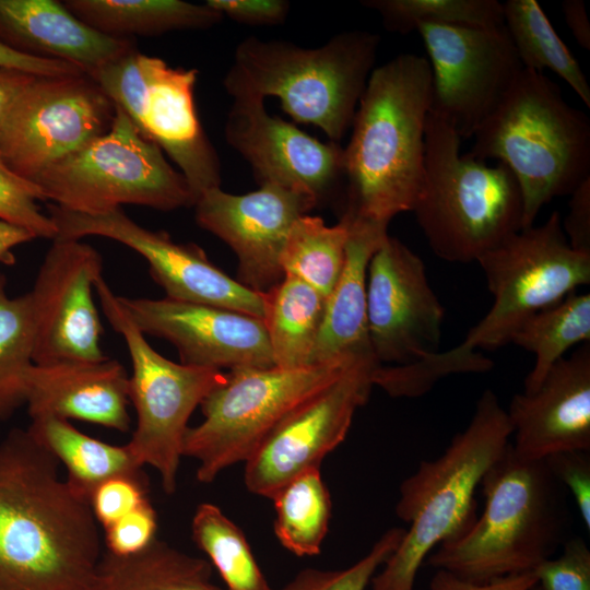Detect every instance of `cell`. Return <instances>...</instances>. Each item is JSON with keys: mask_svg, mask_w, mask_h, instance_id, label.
Here are the masks:
<instances>
[{"mask_svg": "<svg viewBox=\"0 0 590 590\" xmlns=\"http://www.w3.org/2000/svg\"><path fill=\"white\" fill-rule=\"evenodd\" d=\"M27 429L0 442V590H87L103 555L90 504Z\"/></svg>", "mask_w": 590, "mask_h": 590, "instance_id": "1", "label": "cell"}, {"mask_svg": "<svg viewBox=\"0 0 590 590\" xmlns=\"http://www.w3.org/2000/svg\"><path fill=\"white\" fill-rule=\"evenodd\" d=\"M427 58L402 54L375 67L344 148L341 216L389 225L413 211L425 176V127L432 107Z\"/></svg>", "mask_w": 590, "mask_h": 590, "instance_id": "2", "label": "cell"}, {"mask_svg": "<svg viewBox=\"0 0 590 590\" xmlns=\"http://www.w3.org/2000/svg\"><path fill=\"white\" fill-rule=\"evenodd\" d=\"M482 515L441 543L425 563L459 578L485 582L533 571L569 539L565 487L544 459L519 458L509 442L484 474Z\"/></svg>", "mask_w": 590, "mask_h": 590, "instance_id": "3", "label": "cell"}, {"mask_svg": "<svg viewBox=\"0 0 590 590\" xmlns=\"http://www.w3.org/2000/svg\"><path fill=\"white\" fill-rule=\"evenodd\" d=\"M476 262L485 273L493 305L462 343L412 365V377L424 390L452 374L491 370L493 361L476 347L505 345L529 316L590 283V255L569 246L556 211L544 224L511 234Z\"/></svg>", "mask_w": 590, "mask_h": 590, "instance_id": "4", "label": "cell"}, {"mask_svg": "<svg viewBox=\"0 0 590 590\" xmlns=\"http://www.w3.org/2000/svg\"><path fill=\"white\" fill-rule=\"evenodd\" d=\"M379 43L378 34L364 30L341 32L311 48L249 36L237 45L223 86L234 101L276 97L294 121L339 143L353 125Z\"/></svg>", "mask_w": 590, "mask_h": 590, "instance_id": "5", "label": "cell"}, {"mask_svg": "<svg viewBox=\"0 0 590 590\" xmlns=\"http://www.w3.org/2000/svg\"><path fill=\"white\" fill-rule=\"evenodd\" d=\"M512 426L498 397L486 389L464 430L434 460H423L400 484L396 514L410 524L370 581V590H413L432 550L476 519L475 491L510 442Z\"/></svg>", "mask_w": 590, "mask_h": 590, "instance_id": "6", "label": "cell"}, {"mask_svg": "<svg viewBox=\"0 0 590 590\" xmlns=\"http://www.w3.org/2000/svg\"><path fill=\"white\" fill-rule=\"evenodd\" d=\"M473 138L467 156L497 160L516 177L522 228L532 226L551 200L590 178V119L541 72L523 68Z\"/></svg>", "mask_w": 590, "mask_h": 590, "instance_id": "7", "label": "cell"}, {"mask_svg": "<svg viewBox=\"0 0 590 590\" xmlns=\"http://www.w3.org/2000/svg\"><path fill=\"white\" fill-rule=\"evenodd\" d=\"M461 141L429 111L424 184L412 212L436 256L469 263L522 229L523 201L506 165L488 166L461 154Z\"/></svg>", "mask_w": 590, "mask_h": 590, "instance_id": "8", "label": "cell"}, {"mask_svg": "<svg viewBox=\"0 0 590 590\" xmlns=\"http://www.w3.org/2000/svg\"><path fill=\"white\" fill-rule=\"evenodd\" d=\"M31 181L45 200L80 213H101L121 204L170 211L196 203L181 173L118 107L106 133L50 164Z\"/></svg>", "mask_w": 590, "mask_h": 590, "instance_id": "9", "label": "cell"}, {"mask_svg": "<svg viewBox=\"0 0 590 590\" xmlns=\"http://www.w3.org/2000/svg\"><path fill=\"white\" fill-rule=\"evenodd\" d=\"M94 288L131 359L129 400L137 425L126 446L141 467L157 471L163 491L172 495L177 488L188 421L203 399L224 382L226 374L167 359L150 345L103 275L96 279Z\"/></svg>", "mask_w": 590, "mask_h": 590, "instance_id": "10", "label": "cell"}, {"mask_svg": "<svg viewBox=\"0 0 590 590\" xmlns=\"http://www.w3.org/2000/svg\"><path fill=\"white\" fill-rule=\"evenodd\" d=\"M350 367L320 364L226 373L224 382L200 404L203 421L185 435L182 455L198 461L197 480L211 483L222 471L245 462L293 408Z\"/></svg>", "mask_w": 590, "mask_h": 590, "instance_id": "11", "label": "cell"}, {"mask_svg": "<svg viewBox=\"0 0 590 590\" xmlns=\"http://www.w3.org/2000/svg\"><path fill=\"white\" fill-rule=\"evenodd\" d=\"M116 106L86 73L37 76L0 132V158L32 180L50 164L106 133Z\"/></svg>", "mask_w": 590, "mask_h": 590, "instance_id": "12", "label": "cell"}, {"mask_svg": "<svg viewBox=\"0 0 590 590\" xmlns=\"http://www.w3.org/2000/svg\"><path fill=\"white\" fill-rule=\"evenodd\" d=\"M416 31L432 69L430 111L461 139L473 138L523 69L507 30L424 24Z\"/></svg>", "mask_w": 590, "mask_h": 590, "instance_id": "13", "label": "cell"}, {"mask_svg": "<svg viewBox=\"0 0 590 590\" xmlns=\"http://www.w3.org/2000/svg\"><path fill=\"white\" fill-rule=\"evenodd\" d=\"M48 211L58 238L102 236L137 251L148 261L151 276L167 298L223 307L263 320L264 294L223 272L197 245L179 244L166 232L142 227L121 208L80 213L51 204Z\"/></svg>", "mask_w": 590, "mask_h": 590, "instance_id": "14", "label": "cell"}, {"mask_svg": "<svg viewBox=\"0 0 590 590\" xmlns=\"http://www.w3.org/2000/svg\"><path fill=\"white\" fill-rule=\"evenodd\" d=\"M378 366L358 364L293 408L244 462L246 488L272 499L296 476L320 469L346 437L358 408L369 398Z\"/></svg>", "mask_w": 590, "mask_h": 590, "instance_id": "15", "label": "cell"}, {"mask_svg": "<svg viewBox=\"0 0 590 590\" xmlns=\"http://www.w3.org/2000/svg\"><path fill=\"white\" fill-rule=\"evenodd\" d=\"M367 326L378 366H402L439 352L445 309L423 260L387 236L371 256L366 281Z\"/></svg>", "mask_w": 590, "mask_h": 590, "instance_id": "16", "label": "cell"}, {"mask_svg": "<svg viewBox=\"0 0 590 590\" xmlns=\"http://www.w3.org/2000/svg\"><path fill=\"white\" fill-rule=\"evenodd\" d=\"M99 252L81 239L55 238L30 294L33 363L102 361L103 327L93 298L102 275Z\"/></svg>", "mask_w": 590, "mask_h": 590, "instance_id": "17", "label": "cell"}, {"mask_svg": "<svg viewBox=\"0 0 590 590\" xmlns=\"http://www.w3.org/2000/svg\"><path fill=\"white\" fill-rule=\"evenodd\" d=\"M225 140L250 166L259 186L279 185L308 194L317 206L345 198L344 148L322 142L270 115L262 101H234Z\"/></svg>", "mask_w": 590, "mask_h": 590, "instance_id": "18", "label": "cell"}, {"mask_svg": "<svg viewBox=\"0 0 590 590\" xmlns=\"http://www.w3.org/2000/svg\"><path fill=\"white\" fill-rule=\"evenodd\" d=\"M193 206L198 225L235 252L237 281L264 294L284 278L280 258L293 224L317 204L306 193L266 184L244 194L212 188Z\"/></svg>", "mask_w": 590, "mask_h": 590, "instance_id": "19", "label": "cell"}, {"mask_svg": "<svg viewBox=\"0 0 590 590\" xmlns=\"http://www.w3.org/2000/svg\"><path fill=\"white\" fill-rule=\"evenodd\" d=\"M118 300L144 334L174 344L181 364L220 370L275 366L261 318L167 297Z\"/></svg>", "mask_w": 590, "mask_h": 590, "instance_id": "20", "label": "cell"}, {"mask_svg": "<svg viewBox=\"0 0 590 590\" xmlns=\"http://www.w3.org/2000/svg\"><path fill=\"white\" fill-rule=\"evenodd\" d=\"M144 88L128 117L138 131L178 166L194 199L221 187V163L194 106L197 69L173 68L163 59L139 54Z\"/></svg>", "mask_w": 590, "mask_h": 590, "instance_id": "21", "label": "cell"}, {"mask_svg": "<svg viewBox=\"0 0 590 590\" xmlns=\"http://www.w3.org/2000/svg\"><path fill=\"white\" fill-rule=\"evenodd\" d=\"M506 412L521 459L590 451V343L557 361L536 390L516 393Z\"/></svg>", "mask_w": 590, "mask_h": 590, "instance_id": "22", "label": "cell"}, {"mask_svg": "<svg viewBox=\"0 0 590 590\" xmlns=\"http://www.w3.org/2000/svg\"><path fill=\"white\" fill-rule=\"evenodd\" d=\"M25 404L31 418L51 415L122 433L131 425L129 376L109 357L33 364L26 376Z\"/></svg>", "mask_w": 590, "mask_h": 590, "instance_id": "23", "label": "cell"}, {"mask_svg": "<svg viewBox=\"0 0 590 590\" xmlns=\"http://www.w3.org/2000/svg\"><path fill=\"white\" fill-rule=\"evenodd\" d=\"M0 42L43 59L59 60L92 74L134 48L75 17L60 1L0 0Z\"/></svg>", "mask_w": 590, "mask_h": 590, "instance_id": "24", "label": "cell"}, {"mask_svg": "<svg viewBox=\"0 0 590 590\" xmlns=\"http://www.w3.org/2000/svg\"><path fill=\"white\" fill-rule=\"evenodd\" d=\"M349 222L346 259L339 281L327 297L310 365L378 366L367 326V267L388 236V225L340 216Z\"/></svg>", "mask_w": 590, "mask_h": 590, "instance_id": "25", "label": "cell"}, {"mask_svg": "<svg viewBox=\"0 0 590 590\" xmlns=\"http://www.w3.org/2000/svg\"><path fill=\"white\" fill-rule=\"evenodd\" d=\"M208 559L155 539L127 556L104 550L87 590H226L213 582Z\"/></svg>", "mask_w": 590, "mask_h": 590, "instance_id": "26", "label": "cell"}, {"mask_svg": "<svg viewBox=\"0 0 590 590\" xmlns=\"http://www.w3.org/2000/svg\"><path fill=\"white\" fill-rule=\"evenodd\" d=\"M63 5L95 31L116 38L206 30L223 16L206 3L180 0H67Z\"/></svg>", "mask_w": 590, "mask_h": 590, "instance_id": "27", "label": "cell"}, {"mask_svg": "<svg viewBox=\"0 0 590 590\" xmlns=\"http://www.w3.org/2000/svg\"><path fill=\"white\" fill-rule=\"evenodd\" d=\"M26 429L64 465L66 482L87 502L91 493L102 482L142 471L143 467L126 445L117 446L93 438L75 428L68 420L51 415L35 416Z\"/></svg>", "mask_w": 590, "mask_h": 590, "instance_id": "28", "label": "cell"}, {"mask_svg": "<svg viewBox=\"0 0 590 590\" xmlns=\"http://www.w3.org/2000/svg\"><path fill=\"white\" fill-rule=\"evenodd\" d=\"M326 300L317 290L292 275H284L264 293L263 322L275 366H311Z\"/></svg>", "mask_w": 590, "mask_h": 590, "instance_id": "29", "label": "cell"}, {"mask_svg": "<svg viewBox=\"0 0 590 590\" xmlns=\"http://www.w3.org/2000/svg\"><path fill=\"white\" fill-rule=\"evenodd\" d=\"M590 341V294L576 291L524 319L510 342L535 355L523 382L524 393L539 388L552 366L575 344Z\"/></svg>", "mask_w": 590, "mask_h": 590, "instance_id": "30", "label": "cell"}, {"mask_svg": "<svg viewBox=\"0 0 590 590\" xmlns=\"http://www.w3.org/2000/svg\"><path fill=\"white\" fill-rule=\"evenodd\" d=\"M503 4L504 26L523 68L551 70L590 108V86L578 61L557 35L535 0H508Z\"/></svg>", "mask_w": 590, "mask_h": 590, "instance_id": "31", "label": "cell"}, {"mask_svg": "<svg viewBox=\"0 0 590 590\" xmlns=\"http://www.w3.org/2000/svg\"><path fill=\"white\" fill-rule=\"evenodd\" d=\"M349 235V222L343 217L328 226L319 216H300L293 224L281 253L284 275L306 282L327 298L343 271Z\"/></svg>", "mask_w": 590, "mask_h": 590, "instance_id": "32", "label": "cell"}, {"mask_svg": "<svg viewBox=\"0 0 590 590\" xmlns=\"http://www.w3.org/2000/svg\"><path fill=\"white\" fill-rule=\"evenodd\" d=\"M272 500L274 534L281 545L299 557L318 555L332 515L331 496L320 469L296 476Z\"/></svg>", "mask_w": 590, "mask_h": 590, "instance_id": "33", "label": "cell"}, {"mask_svg": "<svg viewBox=\"0 0 590 590\" xmlns=\"http://www.w3.org/2000/svg\"><path fill=\"white\" fill-rule=\"evenodd\" d=\"M191 536L222 578L226 590H274L259 567L245 533L219 506L198 505Z\"/></svg>", "mask_w": 590, "mask_h": 590, "instance_id": "34", "label": "cell"}, {"mask_svg": "<svg viewBox=\"0 0 590 590\" xmlns=\"http://www.w3.org/2000/svg\"><path fill=\"white\" fill-rule=\"evenodd\" d=\"M33 317L30 294L10 297L0 272V420L26 402V376L33 363Z\"/></svg>", "mask_w": 590, "mask_h": 590, "instance_id": "35", "label": "cell"}, {"mask_svg": "<svg viewBox=\"0 0 590 590\" xmlns=\"http://www.w3.org/2000/svg\"><path fill=\"white\" fill-rule=\"evenodd\" d=\"M389 32L409 34L418 26L456 25L496 27L504 25L503 4L497 0H364Z\"/></svg>", "mask_w": 590, "mask_h": 590, "instance_id": "36", "label": "cell"}, {"mask_svg": "<svg viewBox=\"0 0 590 590\" xmlns=\"http://www.w3.org/2000/svg\"><path fill=\"white\" fill-rule=\"evenodd\" d=\"M405 529L387 530L355 564L334 570L306 568L280 590H366L380 566L398 547Z\"/></svg>", "mask_w": 590, "mask_h": 590, "instance_id": "37", "label": "cell"}, {"mask_svg": "<svg viewBox=\"0 0 590 590\" xmlns=\"http://www.w3.org/2000/svg\"><path fill=\"white\" fill-rule=\"evenodd\" d=\"M44 200L33 181L14 173L0 158V221L23 228L35 238L54 240L58 233L56 225L37 204Z\"/></svg>", "mask_w": 590, "mask_h": 590, "instance_id": "38", "label": "cell"}, {"mask_svg": "<svg viewBox=\"0 0 590 590\" xmlns=\"http://www.w3.org/2000/svg\"><path fill=\"white\" fill-rule=\"evenodd\" d=\"M149 481L143 471L110 477L88 497L91 510L103 529L108 528L149 499Z\"/></svg>", "mask_w": 590, "mask_h": 590, "instance_id": "39", "label": "cell"}, {"mask_svg": "<svg viewBox=\"0 0 590 590\" xmlns=\"http://www.w3.org/2000/svg\"><path fill=\"white\" fill-rule=\"evenodd\" d=\"M541 590H590V551L580 536L567 539L562 554L534 570Z\"/></svg>", "mask_w": 590, "mask_h": 590, "instance_id": "40", "label": "cell"}, {"mask_svg": "<svg viewBox=\"0 0 590 590\" xmlns=\"http://www.w3.org/2000/svg\"><path fill=\"white\" fill-rule=\"evenodd\" d=\"M157 514L150 500L104 529L105 550L127 556L146 548L155 539Z\"/></svg>", "mask_w": 590, "mask_h": 590, "instance_id": "41", "label": "cell"}, {"mask_svg": "<svg viewBox=\"0 0 590 590\" xmlns=\"http://www.w3.org/2000/svg\"><path fill=\"white\" fill-rule=\"evenodd\" d=\"M547 467L569 489L587 531H590V451H559L544 458Z\"/></svg>", "mask_w": 590, "mask_h": 590, "instance_id": "42", "label": "cell"}, {"mask_svg": "<svg viewBox=\"0 0 590 590\" xmlns=\"http://www.w3.org/2000/svg\"><path fill=\"white\" fill-rule=\"evenodd\" d=\"M205 3L223 17L252 26L282 24L291 8L285 0H206Z\"/></svg>", "mask_w": 590, "mask_h": 590, "instance_id": "43", "label": "cell"}, {"mask_svg": "<svg viewBox=\"0 0 590 590\" xmlns=\"http://www.w3.org/2000/svg\"><path fill=\"white\" fill-rule=\"evenodd\" d=\"M569 196V211L562 221L564 234L574 250L590 255V178Z\"/></svg>", "mask_w": 590, "mask_h": 590, "instance_id": "44", "label": "cell"}, {"mask_svg": "<svg viewBox=\"0 0 590 590\" xmlns=\"http://www.w3.org/2000/svg\"><path fill=\"white\" fill-rule=\"evenodd\" d=\"M429 590H541L534 571L508 575L485 582H473L437 569Z\"/></svg>", "mask_w": 590, "mask_h": 590, "instance_id": "45", "label": "cell"}, {"mask_svg": "<svg viewBox=\"0 0 590 590\" xmlns=\"http://www.w3.org/2000/svg\"><path fill=\"white\" fill-rule=\"evenodd\" d=\"M0 68L17 70L36 76H63L85 73L79 67L19 52L0 42Z\"/></svg>", "mask_w": 590, "mask_h": 590, "instance_id": "46", "label": "cell"}, {"mask_svg": "<svg viewBox=\"0 0 590 590\" xmlns=\"http://www.w3.org/2000/svg\"><path fill=\"white\" fill-rule=\"evenodd\" d=\"M36 78L26 72L0 68V132L15 101Z\"/></svg>", "mask_w": 590, "mask_h": 590, "instance_id": "47", "label": "cell"}, {"mask_svg": "<svg viewBox=\"0 0 590 590\" xmlns=\"http://www.w3.org/2000/svg\"><path fill=\"white\" fill-rule=\"evenodd\" d=\"M565 21L579 46L590 49V24L585 2L581 0H565L562 3Z\"/></svg>", "mask_w": 590, "mask_h": 590, "instance_id": "48", "label": "cell"}, {"mask_svg": "<svg viewBox=\"0 0 590 590\" xmlns=\"http://www.w3.org/2000/svg\"><path fill=\"white\" fill-rule=\"evenodd\" d=\"M35 237L23 228L0 221V263L14 261L13 249Z\"/></svg>", "mask_w": 590, "mask_h": 590, "instance_id": "49", "label": "cell"}]
</instances>
